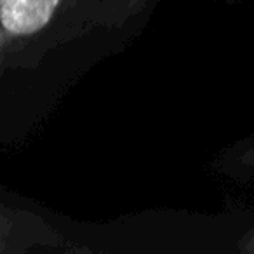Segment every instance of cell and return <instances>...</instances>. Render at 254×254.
Returning <instances> with one entry per match:
<instances>
[{"mask_svg":"<svg viewBox=\"0 0 254 254\" xmlns=\"http://www.w3.org/2000/svg\"><path fill=\"white\" fill-rule=\"evenodd\" d=\"M157 0H0V96L35 101L42 115L80 75L126 46ZM35 105V103H33Z\"/></svg>","mask_w":254,"mask_h":254,"instance_id":"6da1fadb","label":"cell"},{"mask_svg":"<svg viewBox=\"0 0 254 254\" xmlns=\"http://www.w3.org/2000/svg\"><path fill=\"white\" fill-rule=\"evenodd\" d=\"M32 251L89 253L32 211L11 207L0 200V254H26Z\"/></svg>","mask_w":254,"mask_h":254,"instance_id":"7a4b0ae2","label":"cell"},{"mask_svg":"<svg viewBox=\"0 0 254 254\" xmlns=\"http://www.w3.org/2000/svg\"><path fill=\"white\" fill-rule=\"evenodd\" d=\"M239 249L242 251V253H253L254 254V228L249 230V232L242 237V242H240Z\"/></svg>","mask_w":254,"mask_h":254,"instance_id":"3957f363","label":"cell"},{"mask_svg":"<svg viewBox=\"0 0 254 254\" xmlns=\"http://www.w3.org/2000/svg\"><path fill=\"white\" fill-rule=\"evenodd\" d=\"M244 159H246V164H249V166H253V167H254V145L251 146L249 150H247V152H246V157H244Z\"/></svg>","mask_w":254,"mask_h":254,"instance_id":"277c9868","label":"cell"}]
</instances>
